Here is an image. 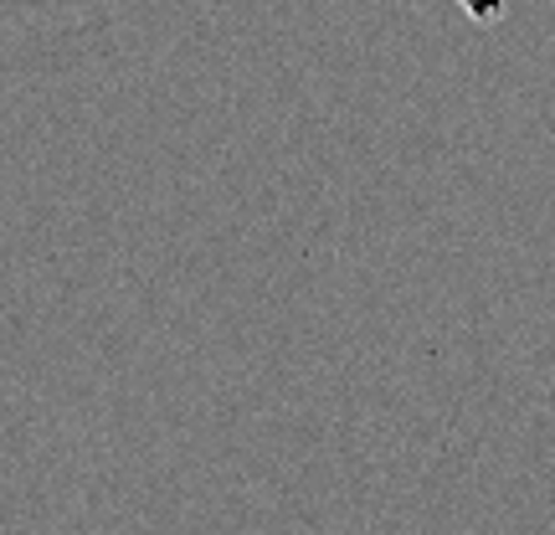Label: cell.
Wrapping results in <instances>:
<instances>
[]
</instances>
